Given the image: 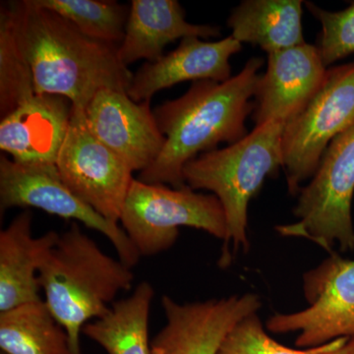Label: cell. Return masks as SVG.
Returning <instances> with one entry per match:
<instances>
[{
    "instance_id": "12",
    "label": "cell",
    "mask_w": 354,
    "mask_h": 354,
    "mask_svg": "<svg viewBox=\"0 0 354 354\" xmlns=\"http://www.w3.org/2000/svg\"><path fill=\"white\" fill-rule=\"evenodd\" d=\"M85 115L95 138L120 156L133 172L145 171L162 152L165 137L151 101L136 102L127 93L106 88L91 100Z\"/></svg>"
},
{
    "instance_id": "13",
    "label": "cell",
    "mask_w": 354,
    "mask_h": 354,
    "mask_svg": "<svg viewBox=\"0 0 354 354\" xmlns=\"http://www.w3.org/2000/svg\"><path fill=\"white\" fill-rule=\"evenodd\" d=\"M327 70L317 46L307 43L268 55L267 70L254 95L256 127L295 120L322 86Z\"/></svg>"
},
{
    "instance_id": "14",
    "label": "cell",
    "mask_w": 354,
    "mask_h": 354,
    "mask_svg": "<svg viewBox=\"0 0 354 354\" xmlns=\"http://www.w3.org/2000/svg\"><path fill=\"white\" fill-rule=\"evenodd\" d=\"M73 104L62 95L36 94L1 118L0 149L22 165H55Z\"/></svg>"
},
{
    "instance_id": "20",
    "label": "cell",
    "mask_w": 354,
    "mask_h": 354,
    "mask_svg": "<svg viewBox=\"0 0 354 354\" xmlns=\"http://www.w3.org/2000/svg\"><path fill=\"white\" fill-rule=\"evenodd\" d=\"M1 354H76L44 300L0 313Z\"/></svg>"
},
{
    "instance_id": "17",
    "label": "cell",
    "mask_w": 354,
    "mask_h": 354,
    "mask_svg": "<svg viewBox=\"0 0 354 354\" xmlns=\"http://www.w3.org/2000/svg\"><path fill=\"white\" fill-rule=\"evenodd\" d=\"M32 214L24 209L0 232V313L41 301L38 274L44 254L60 234H32Z\"/></svg>"
},
{
    "instance_id": "22",
    "label": "cell",
    "mask_w": 354,
    "mask_h": 354,
    "mask_svg": "<svg viewBox=\"0 0 354 354\" xmlns=\"http://www.w3.org/2000/svg\"><path fill=\"white\" fill-rule=\"evenodd\" d=\"M36 95L31 67L21 50L6 2L0 6V116Z\"/></svg>"
},
{
    "instance_id": "6",
    "label": "cell",
    "mask_w": 354,
    "mask_h": 354,
    "mask_svg": "<svg viewBox=\"0 0 354 354\" xmlns=\"http://www.w3.org/2000/svg\"><path fill=\"white\" fill-rule=\"evenodd\" d=\"M354 125L330 144L308 185L298 193L297 223L278 225L281 236L304 237L332 253L354 250Z\"/></svg>"
},
{
    "instance_id": "5",
    "label": "cell",
    "mask_w": 354,
    "mask_h": 354,
    "mask_svg": "<svg viewBox=\"0 0 354 354\" xmlns=\"http://www.w3.org/2000/svg\"><path fill=\"white\" fill-rule=\"evenodd\" d=\"M120 221L141 257L171 249L183 227L204 230L223 241L227 232L225 211L215 195L198 193L187 185L174 188L135 178Z\"/></svg>"
},
{
    "instance_id": "7",
    "label": "cell",
    "mask_w": 354,
    "mask_h": 354,
    "mask_svg": "<svg viewBox=\"0 0 354 354\" xmlns=\"http://www.w3.org/2000/svg\"><path fill=\"white\" fill-rule=\"evenodd\" d=\"M353 125L354 62L328 68L308 106L283 129V169L290 195H298L330 144Z\"/></svg>"
},
{
    "instance_id": "24",
    "label": "cell",
    "mask_w": 354,
    "mask_h": 354,
    "mask_svg": "<svg viewBox=\"0 0 354 354\" xmlns=\"http://www.w3.org/2000/svg\"><path fill=\"white\" fill-rule=\"evenodd\" d=\"M304 4L322 26L316 46L324 65L330 68L339 60L354 55V1L339 11L325 10L309 1Z\"/></svg>"
},
{
    "instance_id": "2",
    "label": "cell",
    "mask_w": 354,
    "mask_h": 354,
    "mask_svg": "<svg viewBox=\"0 0 354 354\" xmlns=\"http://www.w3.org/2000/svg\"><path fill=\"white\" fill-rule=\"evenodd\" d=\"M263 64L262 58H251L227 81L193 82L185 94L153 109L165 144L157 160L140 172L139 180L183 187V167L189 160L221 143L232 145L246 137L245 121L254 111L251 99Z\"/></svg>"
},
{
    "instance_id": "19",
    "label": "cell",
    "mask_w": 354,
    "mask_h": 354,
    "mask_svg": "<svg viewBox=\"0 0 354 354\" xmlns=\"http://www.w3.org/2000/svg\"><path fill=\"white\" fill-rule=\"evenodd\" d=\"M155 290L142 281L130 297L113 302L108 313L88 323L82 334L109 354H152L149 317Z\"/></svg>"
},
{
    "instance_id": "8",
    "label": "cell",
    "mask_w": 354,
    "mask_h": 354,
    "mask_svg": "<svg viewBox=\"0 0 354 354\" xmlns=\"http://www.w3.org/2000/svg\"><path fill=\"white\" fill-rule=\"evenodd\" d=\"M36 208L64 220H74L106 237L128 267L140 254L122 227L106 220L77 197L62 181L55 165H22L0 156V209Z\"/></svg>"
},
{
    "instance_id": "4",
    "label": "cell",
    "mask_w": 354,
    "mask_h": 354,
    "mask_svg": "<svg viewBox=\"0 0 354 354\" xmlns=\"http://www.w3.org/2000/svg\"><path fill=\"white\" fill-rule=\"evenodd\" d=\"M285 124L270 121L223 149L203 153L184 165V183L193 190H207L220 200L225 220L218 266L227 268L239 249H249L248 205L267 177L283 167L281 137Z\"/></svg>"
},
{
    "instance_id": "3",
    "label": "cell",
    "mask_w": 354,
    "mask_h": 354,
    "mask_svg": "<svg viewBox=\"0 0 354 354\" xmlns=\"http://www.w3.org/2000/svg\"><path fill=\"white\" fill-rule=\"evenodd\" d=\"M38 279L46 306L68 334L74 353L82 354L83 328L106 315L118 293L131 290L134 274L73 223L44 254Z\"/></svg>"
},
{
    "instance_id": "9",
    "label": "cell",
    "mask_w": 354,
    "mask_h": 354,
    "mask_svg": "<svg viewBox=\"0 0 354 354\" xmlns=\"http://www.w3.org/2000/svg\"><path fill=\"white\" fill-rule=\"evenodd\" d=\"M304 292L309 306L290 314H274L267 329L274 334L298 332V348H315L354 337V259L335 252L304 274Z\"/></svg>"
},
{
    "instance_id": "21",
    "label": "cell",
    "mask_w": 354,
    "mask_h": 354,
    "mask_svg": "<svg viewBox=\"0 0 354 354\" xmlns=\"http://www.w3.org/2000/svg\"><path fill=\"white\" fill-rule=\"evenodd\" d=\"M34 1L69 21L88 38L113 44H120L124 38L130 6L101 0Z\"/></svg>"
},
{
    "instance_id": "18",
    "label": "cell",
    "mask_w": 354,
    "mask_h": 354,
    "mask_svg": "<svg viewBox=\"0 0 354 354\" xmlns=\"http://www.w3.org/2000/svg\"><path fill=\"white\" fill-rule=\"evenodd\" d=\"M302 6L300 0H244L228 17L230 36L268 55L304 44Z\"/></svg>"
},
{
    "instance_id": "11",
    "label": "cell",
    "mask_w": 354,
    "mask_h": 354,
    "mask_svg": "<svg viewBox=\"0 0 354 354\" xmlns=\"http://www.w3.org/2000/svg\"><path fill=\"white\" fill-rule=\"evenodd\" d=\"M261 305L259 297L250 293L191 304L165 295L167 323L151 341L152 354H218L235 326L257 313Z\"/></svg>"
},
{
    "instance_id": "1",
    "label": "cell",
    "mask_w": 354,
    "mask_h": 354,
    "mask_svg": "<svg viewBox=\"0 0 354 354\" xmlns=\"http://www.w3.org/2000/svg\"><path fill=\"white\" fill-rule=\"evenodd\" d=\"M16 39L31 67L36 94L62 95L85 109L102 90L127 93L133 73L121 62L120 44L84 35L34 0L6 2Z\"/></svg>"
},
{
    "instance_id": "10",
    "label": "cell",
    "mask_w": 354,
    "mask_h": 354,
    "mask_svg": "<svg viewBox=\"0 0 354 354\" xmlns=\"http://www.w3.org/2000/svg\"><path fill=\"white\" fill-rule=\"evenodd\" d=\"M65 185L106 220L118 223L134 180L129 165L95 138L85 109L73 108L68 132L57 160Z\"/></svg>"
},
{
    "instance_id": "15",
    "label": "cell",
    "mask_w": 354,
    "mask_h": 354,
    "mask_svg": "<svg viewBox=\"0 0 354 354\" xmlns=\"http://www.w3.org/2000/svg\"><path fill=\"white\" fill-rule=\"evenodd\" d=\"M241 50L242 44L232 36L218 41L187 37L171 53L142 65L133 74L127 95L141 102L151 101L160 91L186 81L225 82L232 77L230 58Z\"/></svg>"
},
{
    "instance_id": "23",
    "label": "cell",
    "mask_w": 354,
    "mask_h": 354,
    "mask_svg": "<svg viewBox=\"0 0 354 354\" xmlns=\"http://www.w3.org/2000/svg\"><path fill=\"white\" fill-rule=\"evenodd\" d=\"M218 354H354V337H339L304 351L286 348L265 332L256 313L235 326Z\"/></svg>"
},
{
    "instance_id": "16",
    "label": "cell",
    "mask_w": 354,
    "mask_h": 354,
    "mask_svg": "<svg viewBox=\"0 0 354 354\" xmlns=\"http://www.w3.org/2000/svg\"><path fill=\"white\" fill-rule=\"evenodd\" d=\"M124 38L118 48L121 62L128 67L140 59L157 62L167 44L178 39L221 36V28L187 22L177 0H132Z\"/></svg>"
}]
</instances>
